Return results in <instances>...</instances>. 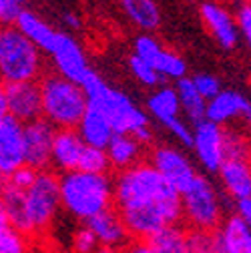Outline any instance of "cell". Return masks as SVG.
<instances>
[{"label":"cell","instance_id":"2","mask_svg":"<svg viewBox=\"0 0 251 253\" xmlns=\"http://www.w3.org/2000/svg\"><path fill=\"white\" fill-rule=\"evenodd\" d=\"M60 209L86 223L95 215L113 207V177L71 171L58 175Z\"/></svg>","mask_w":251,"mask_h":253},{"label":"cell","instance_id":"9","mask_svg":"<svg viewBox=\"0 0 251 253\" xmlns=\"http://www.w3.org/2000/svg\"><path fill=\"white\" fill-rule=\"evenodd\" d=\"M56 129L41 119H35L22 125V139H24V165L33 167L35 171L50 169V149Z\"/></svg>","mask_w":251,"mask_h":253},{"label":"cell","instance_id":"24","mask_svg":"<svg viewBox=\"0 0 251 253\" xmlns=\"http://www.w3.org/2000/svg\"><path fill=\"white\" fill-rule=\"evenodd\" d=\"M201 14L205 18V22L209 24V28L213 30V35L217 37V41L221 42L225 48H231L237 42V35H235V26L229 18V14L217 4L205 2L201 6Z\"/></svg>","mask_w":251,"mask_h":253},{"label":"cell","instance_id":"42","mask_svg":"<svg viewBox=\"0 0 251 253\" xmlns=\"http://www.w3.org/2000/svg\"><path fill=\"white\" fill-rule=\"evenodd\" d=\"M62 20H65V24H69L71 28H79L81 26V20H79V16L75 12H67Z\"/></svg>","mask_w":251,"mask_h":253},{"label":"cell","instance_id":"36","mask_svg":"<svg viewBox=\"0 0 251 253\" xmlns=\"http://www.w3.org/2000/svg\"><path fill=\"white\" fill-rule=\"evenodd\" d=\"M22 4L16 0H0V26H14Z\"/></svg>","mask_w":251,"mask_h":253},{"label":"cell","instance_id":"6","mask_svg":"<svg viewBox=\"0 0 251 253\" xmlns=\"http://www.w3.org/2000/svg\"><path fill=\"white\" fill-rule=\"evenodd\" d=\"M24 209L28 219L30 237L35 241L52 227V221L60 209V191H58V173L44 169L37 173L35 183L24 191Z\"/></svg>","mask_w":251,"mask_h":253},{"label":"cell","instance_id":"11","mask_svg":"<svg viewBox=\"0 0 251 253\" xmlns=\"http://www.w3.org/2000/svg\"><path fill=\"white\" fill-rule=\"evenodd\" d=\"M6 86V107L8 117L18 123H30L42 117V101H41V86L39 81L33 83H14Z\"/></svg>","mask_w":251,"mask_h":253},{"label":"cell","instance_id":"17","mask_svg":"<svg viewBox=\"0 0 251 253\" xmlns=\"http://www.w3.org/2000/svg\"><path fill=\"white\" fill-rule=\"evenodd\" d=\"M219 177L231 199L241 201L251 197V163L245 159H225L219 167Z\"/></svg>","mask_w":251,"mask_h":253},{"label":"cell","instance_id":"1","mask_svg":"<svg viewBox=\"0 0 251 253\" xmlns=\"http://www.w3.org/2000/svg\"><path fill=\"white\" fill-rule=\"evenodd\" d=\"M113 207L131 239H149L165 225L181 223V195L149 163L113 177Z\"/></svg>","mask_w":251,"mask_h":253},{"label":"cell","instance_id":"21","mask_svg":"<svg viewBox=\"0 0 251 253\" xmlns=\"http://www.w3.org/2000/svg\"><path fill=\"white\" fill-rule=\"evenodd\" d=\"M141 151H143V145H139L131 135H113V139L105 149L109 167H113L115 171H125L141 163L139 161Z\"/></svg>","mask_w":251,"mask_h":253},{"label":"cell","instance_id":"40","mask_svg":"<svg viewBox=\"0 0 251 253\" xmlns=\"http://www.w3.org/2000/svg\"><path fill=\"white\" fill-rule=\"evenodd\" d=\"M243 223L251 229V197L249 199H241L237 201V213H235Z\"/></svg>","mask_w":251,"mask_h":253},{"label":"cell","instance_id":"22","mask_svg":"<svg viewBox=\"0 0 251 253\" xmlns=\"http://www.w3.org/2000/svg\"><path fill=\"white\" fill-rule=\"evenodd\" d=\"M251 109V103L243 99L237 92H219L211 99V103L205 107V119L211 123H221L237 113H247Z\"/></svg>","mask_w":251,"mask_h":253},{"label":"cell","instance_id":"10","mask_svg":"<svg viewBox=\"0 0 251 253\" xmlns=\"http://www.w3.org/2000/svg\"><path fill=\"white\" fill-rule=\"evenodd\" d=\"M157 173H159L175 191L181 195L187 187L193 183L197 177L193 165L185 159V157L169 147H157L151 153V163H149Z\"/></svg>","mask_w":251,"mask_h":253},{"label":"cell","instance_id":"33","mask_svg":"<svg viewBox=\"0 0 251 253\" xmlns=\"http://www.w3.org/2000/svg\"><path fill=\"white\" fill-rule=\"evenodd\" d=\"M131 69L139 77V81H143L145 84H161L163 83V75H159L151 65H147V62L143 58H139L137 54L131 56Z\"/></svg>","mask_w":251,"mask_h":253},{"label":"cell","instance_id":"15","mask_svg":"<svg viewBox=\"0 0 251 253\" xmlns=\"http://www.w3.org/2000/svg\"><path fill=\"white\" fill-rule=\"evenodd\" d=\"M84 143L79 137L77 129H56L50 149V167L52 171L71 173L79 169Z\"/></svg>","mask_w":251,"mask_h":253},{"label":"cell","instance_id":"45","mask_svg":"<svg viewBox=\"0 0 251 253\" xmlns=\"http://www.w3.org/2000/svg\"><path fill=\"white\" fill-rule=\"evenodd\" d=\"M44 253H71V251H67V249H60V247H48Z\"/></svg>","mask_w":251,"mask_h":253},{"label":"cell","instance_id":"47","mask_svg":"<svg viewBox=\"0 0 251 253\" xmlns=\"http://www.w3.org/2000/svg\"><path fill=\"white\" fill-rule=\"evenodd\" d=\"M245 117H247V121H249V125H251V109L245 113Z\"/></svg>","mask_w":251,"mask_h":253},{"label":"cell","instance_id":"43","mask_svg":"<svg viewBox=\"0 0 251 253\" xmlns=\"http://www.w3.org/2000/svg\"><path fill=\"white\" fill-rule=\"evenodd\" d=\"M2 225H8V215H6V207H4V201L0 197V227Z\"/></svg>","mask_w":251,"mask_h":253},{"label":"cell","instance_id":"41","mask_svg":"<svg viewBox=\"0 0 251 253\" xmlns=\"http://www.w3.org/2000/svg\"><path fill=\"white\" fill-rule=\"evenodd\" d=\"M8 117V107H6V86L0 83V123Z\"/></svg>","mask_w":251,"mask_h":253},{"label":"cell","instance_id":"35","mask_svg":"<svg viewBox=\"0 0 251 253\" xmlns=\"http://www.w3.org/2000/svg\"><path fill=\"white\" fill-rule=\"evenodd\" d=\"M193 84H195V88H197V92L201 94L203 99H213V97H217L219 92V83H217V79H213V77H209V75H197L195 79H193Z\"/></svg>","mask_w":251,"mask_h":253},{"label":"cell","instance_id":"26","mask_svg":"<svg viewBox=\"0 0 251 253\" xmlns=\"http://www.w3.org/2000/svg\"><path fill=\"white\" fill-rule=\"evenodd\" d=\"M177 88H179L177 97H179V101L183 103V107H185L187 115H189V119H191L195 125H199L201 121H205V107H207V105H205V99L197 92L193 81H189V79H179Z\"/></svg>","mask_w":251,"mask_h":253},{"label":"cell","instance_id":"29","mask_svg":"<svg viewBox=\"0 0 251 253\" xmlns=\"http://www.w3.org/2000/svg\"><path fill=\"white\" fill-rule=\"evenodd\" d=\"M35 239L10 225L0 227V253H33Z\"/></svg>","mask_w":251,"mask_h":253},{"label":"cell","instance_id":"25","mask_svg":"<svg viewBox=\"0 0 251 253\" xmlns=\"http://www.w3.org/2000/svg\"><path fill=\"white\" fill-rule=\"evenodd\" d=\"M2 201L6 207V215H8V225L14 227L16 231L24 233L30 237V229H28V219H26V209H24V193L16 191L10 185L2 191Z\"/></svg>","mask_w":251,"mask_h":253},{"label":"cell","instance_id":"32","mask_svg":"<svg viewBox=\"0 0 251 253\" xmlns=\"http://www.w3.org/2000/svg\"><path fill=\"white\" fill-rule=\"evenodd\" d=\"M99 249V243L95 239V235L90 233V229L86 225L79 227L75 233H73V239H71V253H95Z\"/></svg>","mask_w":251,"mask_h":253},{"label":"cell","instance_id":"44","mask_svg":"<svg viewBox=\"0 0 251 253\" xmlns=\"http://www.w3.org/2000/svg\"><path fill=\"white\" fill-rule=\"evenodd\" d=\"M8 187V177H4V175H0V195H2V191Z\"/></svg>","mask_w":251,"mask_h":253},{"label":"cell","instance_id":"38","mask_svg":"<svg viewBox=\"0 0 251 253\" xmlns=\"http://www.w3.org/2000/svg\"><path fill=\"white\" fill-rule=\"evenodd\" d=\"M239 26L243 30V35L247 37V41L251 42V2L245 4L241 10H239Z\"/></svg>","mask_w":251,"mask_h":253},{"label":"cell","instance_id":"3","mask_svg":"<svg viewBox=\"0 0 251 253\" xmlns=\"http://www.w3.org/2000/svg\"><path fill=\"white\" fill-rule=\"evenodd\" d=\"M39 86L42 101V119L48 121L54 129H77L79 121L86 111L84 90L56 73L44 75L39 81Z\"/></svg>","mask_w":251,"mask_h":253},{"label":"cell","instance_id":"12","mask_svg":"<svg viewBox=\"0 0 251 253\" xmlns=\"http://www.w3.org/2000/svg\"><path fill=\"white\" fill-rule=\"evenodd\" d=\"M195 135H193V147L197 151L199 161L203 167L211 173H217L221 167L225 155H223V131L219 129V125L211 121H201L195 125Z\"/></svg>","mask_w":251,"mask_h":253},{"label":"cell","instance_id":"16","mask_svg":"<svg viewBox=\"0 0 251 253\" xmlns=\"http://www.w3.org/2000/svg\"><path fill=\"white\" fill-rule=\"evenodd\" d=\"M135 48H137V56L143 58L147 65H151L159 75H169V77H177V79H183L185 75V62L173 54V52H165L159 44H157L153 39L149 37H141L137 39L135 42Z\"/></svg>","mask_w":251,"mask_h":253},{"label":"cell","instance_id":"8","mask_svg":"<svg viewBox=\"0 0 251 253\" xmlns=\"http://www.w3.org/2000/svg\"><path fill=\"white\" fill-rule=\"evenodd\" d=\"M48 54L54 62L56 75H60L62 79H67V81H71L79 86L92 73V69L88 67V62L84 58V52H83L81 44L71 35L56 33L54 44H52Z\"/></svg>","mask_w":251,"mask_h":253},{"label":"cell","instance_id":"34","mask_svg":"<svg viewBox=\"0 0 251 253\" xmlns=\"http://www.w3.org/2000/svg\"><path fill=\"white\" fill-rule=\"evenodd\" d=\"M37 173H39V171H35L33 167L22 165V167H18L16 171H12V173L8 175V185H10L12 189H16V191H22V193H24L26 189L35 183Z\"/></svg>","mask_w":251,"mask_h":253},{"label":"cell","instance_id":"19","mask_svg":"<svg viewBox=\"0 0 251 253\" xmlns=\"http://www.w3.org/2000/svg\"><path fill=\"white\" fill-rule=\"evenodd\" d=\"M14 26L20 30V33L33 42L39 50H44L46 54L50 52L52 44H54V39H56V33L48 22H44L39 14L30 12V10H20V14L16 16V22Z\"/></svg>","mask_w":251,"mask_h":253},{"label":"cell","instance_id":"5","mask_svg":"<svg viewBox=\"0 0 251 253\" xmlns=\"http://www.w3.org/2000/svg\"><path fill=\"white\" fill-rule=\"evenodd\" d=\"M42 56L16 26H0V83L41 81Z\"/></svg>","mask_w":251,"mask_h":253},{"label":"cell","instance_id":"13","mask_svg":"<svg viewBox=\"0 0 251 253\" xmlns=\"http://www.w3.org/2000/svg\"><path fill=\"white\" fill-rule=\"evenodd\" d=\"M24 165V139L22 123L6 117L0 123V175L8 177Z\"/></svg>","mask_w":251,"mask_h":253},{"label":"cell","instance_id":"48","mask_svg":"<svg viewBox=\"0 0 251 253\" xmlns=\"http://www.w3.org/2000/svg\"><path fill=\"white\" fill-rule=\"evenodd\" d=\"M16 2H20V4H22V2H24V0H16Z\"/></svg>","mask_w":251,"mask_h":253},{"label":"cell","instance_id":"4","mask_svg":"<svg viewBox=\"0 0 251 253\" xmlns=\"http://www.w3.org/2000/svg\"><path fill=\"white\" fill-rule=\"evenodd\" d=\"M81 88L86 94V103L97 107L107 117L115 135H133L141 126H147V115H143V111H139L129 97L107 86L95 71L84 79Z\"/></svg>","mask_w":251,"mask_h":253},{"label":"cell","instance_id":"46","mask_svg":"<svg viewBox=\"0 0 251 253\" xmlns=\"http://www.w3.org/2000/svg\"><path fill=\"white\" fill-rule=\"evenodd\" d=\"M95 253H121V251H113V249H105V247H99Z\"/></svg>","mask_w":251,"mask_h":253},{"label":"cell","instance_id":"18","mask_svg":"<svg viewBox=\"0 0 251 253\" xmlns=\"http://www.w3.org/2000/svg\"><path fill=\"white\" fill-rule=\"evenodd\" d=\"M77 133L86 147H95V149H103V151L107 149L109 141L115 135L107 117L97 107H92L88 103H86V111H84L83 119L77 125Z\"/></svg>","mask_w":251,"mask_h":253},{"label":"cell","instance_id":"31","mask_svg":"<svg viewBox=\"0 0 251 253\" xmlns=\"http://www.w3.org/2000/svg\"><path fill=\"white\" fill-rule=\"evenodd\" d=\"M109 169L111 167H109L107 153L103 149H95V147H86L84 145L77 171L92 173V175H109Z\"/></svg>","mask_w":251,"mask_h":253},{"label":"cell","instance_id":"39","mask_svg":"<svg viewBox=\"0 0 251 253\" xmlns=\"http://www.w3.org/2000/svg\"><path fill=\"white\" fill-rule=\"evenodd\" d=\"M121 253H155V251L145 239H131Z\"/></svg>","mask_w":251,"mask_h":253},{"label":"cell","instance_id":"14","mask_svg":"<svg viewBox=\"0 0 251 253\" xmlns=\"http://www.w3.org/2000/svg\"><path fill=\"white\" fill-rule=\"evenodd\" d=\"M84 225L90 229L92 235H95L99 247L113 249V251H123L125 247H127V243L131 241V237H129L127 229H125L115 207L95 215L92 219H88Z\"/></svg>","mask_w":251,"mask_h":253},{"label":"cell","instance_id":"27","mask_svg":"<svg viewBox=\"0 0 251 253\" xmlns=\"http://www.w3.org/2000/svg\"><path fill=\"white\" fill-rule=\"evenodd\" d=\"M123 8L139 26L155 28L159 24V8L153 0H121Z\"/></svg>","mask_w":251,"mask_h":253},{"label":"cell","instance_id":"37","mask_svg":"<svg viewBox=\"0 0 251 253\" xmlns=\"http://www.w3.org/2000/svg\"><path fill=\"white\" fill-rule=\"evenodd\" d=\"M165 126H169V129H171V131H173V133H175V135H177L185 145H193V135L189 133V129H187V126H185L179 119H171Z\"/></svg>","mask_w":251,"mask_h":253},{"label":"cell","instance_id":"30","mask_svg":"<svg viewBox=\"0 0 251 253\" xmlns=\"http://www.w3.org/2000/svg\"><path fill=\"white\" fill-rule=\"evenodd\" d=\"M187 253H221V245H219L217 229H189V237H187Z\"/></svg>","mask_w":251,"mask_h":253},{"label":"cell","instance_id":"28","mask_svg":"<svg viewBox=\"0 0 251 253\" xmlns=\"http://www.w3.org/2000/svg\"><path fill=\"white\" fill-rule=\"evenodd\" d=\"M151 113L159 119L163 125H167L171 119H177L179 113V97L173 88H163L149 99Z\"/></svg>","mask_w":251,"mask_h":253},{"label":"cell","instance_id":"23","mask_svg":"<svg viewBox=\"0 0 251 253\" xmlns=\"http://www.w3.org/2000/svg\"><path fill=\"white\" fill-rule=\"evenodd\" d=\"M187 237H189V229L183 223H173L153 233L147 243L155 253H187Z\"/></svg>","mask_w":251,"mask_h":253},{"label":"cell","instance_id":"20","mask_svg":"<svg viewBox=\"0 0 251 253\" xmlns=\"http://www.w3.org/2000/svg\"><path fill=\"white\" fill-rule=\"evenodd\" d=\"M221 253H251V229L233 213L217 227Z\"/></svg>","mask_w":251,"mask_h":253},{"label":"cell","instance_id":"7","mask_svg":"<svg viewBox=\"0 0 251 253\" xmlns=\"http://www.w3.org/2000/svg\"><path fill=\"white\" fill-rule=\"evenodd\" d=\"M181 221L187 229L215 231L223 221V207L209 179L197 175L181 193Z\"/></svg>","mask_w":251,"mask_h":253}]
</instances>
